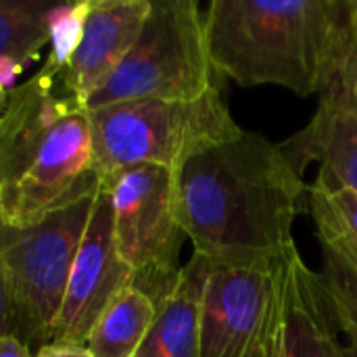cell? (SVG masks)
<instances>
[{"mask_svg":"<svg viewBox=\"0 0 357 357\" xmlns=\"http://www.w3.org/2000/svg\"><path fill=\"white\" fill-rule=\"evenodd\" d=\"M174 178L178 222L209 264L266 270L295 247L310 184L278 142L243 130L184 161Z\"/></svg>","mask_w":357,"mask_h":357,"instance_id":"6da1fadb","label":"cell"},{"mask_svg":"<svg viewBox=\"0 0 357 357\" xmlns=\"http://www.w3.org/2000/svg\"><path fill=\"white\" fill-rule=\"evenodd\" d=\"M203 15L215 71L241 86L322 94L354 46L351 0H213Z\"/></svg>","mask_w":357,"mask_h":357,"instance_id":"7a4b0ae2","label":"cell"},{"mask_svg":"<svg viewBox=\"0 0 357 357\" xmlns=\"http://www.w3.org/2000/svg\"><path fill=\"white\" fill-rule=\"evenodd\" d=\"M88 109L40 67L0 111L2 224L25 228L98 190Z\"/></svg>","mask_w":357,"mask_h":357,"instance_id":"3957f363","label":"cell"},{"mask_svg":"<svg viewBox=\"0 0 357 357\" xmlns=\"http://www.w3.org/2000/svg\"><path fill=\"white\" fill-rule=\"evenodd\" d=\"M88 119L100 180L138 165L178 169L243 134L220 88L195 100H121L88 109Z\"/></svg>","mask_w":357,"mask_h":357,"instance_id":"277c9868","label":"cell"},{"mask_svg":"<svg viewBox=\"0 0 357 357\" xmlns=\"http://www.w3.org/2000/svg\"><path fill=\"white\" fill-rule=\"evenodd\" d=\"M215 75L199 4L151 0V13L136 44L86 109L140 98L195 100L220 88Z\"/></svg>","mask_w":357,"mask_h":357,"instance_id":"5b68a950","label":"cell"},{"mask_svg":"<svg viewBox=\"0 0 357 357\" xmlns=\"http://www.w3.org/2000/svg\"><path fill=\"white\" fill-rule=\"evenodd\" d=\"M96 192L46 215L33 226L0 224V268L13 305L15 337L29 351L50 343Z\"/></svg>","mask_w":357,"mask_h":357,"instance_id":"8992f818","label":"cell"},{"mask_svg":"<svg viewBox=\"0 0 357 357\" xmlns=\"http://www.w3.org/2000/svg\"><path fill=\"white\" fill-rule=\"evenodd\" d=\"M109 192L113 238L134 284L159 303L180 274L186 238L176 211L174 169L138 165L100 180Z\"/></svg>","mask_w":357,"mask_h":357,"instance_id":"52a82bcc","label":"cell"},{"mask_svg":"<svg viewBox=\"0 0 357 357\" xmlns=\"http://www.w3.org/2000/svg\"><path fill=\"white\" fill-rule=\"evenodd\" d=\"M130 284H134V274L117 253L109 192L100 182L86 234L69 274L65 297L50 333V343L86 345L90 331L105 307Z\"/></svg>","mask_w":357,"mask_h":357,"instance_id":"ba28073f","label":"cell"},{"mask_svg":"<svg viewBox=\"0 0 357 357\" xmlns=\"http://www.w3.org/2000/svg\"><path fill=\"white\" fill-rule=\"evenodd\" d=\"M276 264L266 270L209 264L201 297V357L247 356L274 307Z\"/></svg>","mask_w":357,"mask_h":357,"instance_id":"9c48e42d","label":"cell"},{"mask_svg":"<svg viewBox=\"0 0 357 357\" xmlns=\"http://www.w3.org/2000/svg\"><path fill=\"white\" fill-rule=\"evenodd\" d=\"M280 357H354L341 343L322 274L307 268L297 245L276 264Z\"/></svg>","mask_w":357,"mask_h":357,"instance_id":"30bf717a","label":"cell"},{"mask_svg":"<svg viewBox=\"0 0 357 357\" xmlns=\"http://www.w3.org/2000/svg\"><path fill=\"white\" fill-rule=\"evenodd\" d=\"M151 0H90L79 44L63 71V86L86 102L113 77L136 44Z\"/></svg>","mask_w":357,"mask_h":357,"instance_id":"8fae6325","label":"cell"},{"mask_svg":"<svg viewBox=\"0 0 357 357\" xmlns=\"http://www.w3.org/2000/svg\"><path fill=\"white\" fill-rule=\"evenodd\" d=\"M278 144L301 176L320 163L318 176L357 192V107L335 92H322L312 121Z\"/></svg>","mask_w":357,"mask_h":357,"instance_id":"7c38bea8","label":"cell"},{"mask_svg":"<svg viewBox=\"0 0 357 357\" xmlns=\"http://www.w3.org/2000/svg\"><path fill=\"white\" fill-rule=\"evenodd\" d=\"M209 261L192 253L157 303V318L136 357H201V297Z\"/></svg>","mask_w":357,"mask_h":357,"instance_id":"4fadbf2b","label":"cell"},{"mask_svg":"<svg viewBox=\"0 0 357 357\" xmlns=\"http://www.w3.org/2000/svg\"><path fill=\"white\" fill-rule=\"evenodd\" d=\"M157 318V303L136 284L119 291L86 341L92 357H136Z\"/></svg>","mask_w":357,"mask_h":357,"instance_id":"5bb4252c","label":"cell"},{"mask_svg":"<svg viewBox=\"0 0 357 357\" xmlns=\"http://www.w3.org/2000/svg\"><path fill=\"white\" fill-rule=\"evenodd\" d=\"M322 245V280L347 349L357 357V243L326 228H316Z\"/></svg>","mask_w":357,"mask_h":357,"instance_id":"9a60e30c","label":"cell"},{"mask_svg":"<svg viewBox=\"0 0 357 357\" xmlns=\"http://www.w3.org/2000/svg\"><path fill=\"white\" fill-rule=\"evenodd\" d=\"M56 4L0 0V56L29 65L50 42V15Z\"/></svg>","mask_w":357,"mask_h":357,"instance_id":"2e32d148","label":"cell"},{"mask_svg":"<svg viewBox=\"0 0 357 357\" xmlns=\"http://www.w3.org/2000/svg\"><path fill=\"white\" fill-rule=\"evenodd\" d=\"M307 211L316 228L337 230L357 243V192L318 176L307 186Z\"/></svg>","mask_w":357,"mask_h":357,"instance_id":"e0dca14e","label":"cell"},{"mask_svg":"<svg viewBox=\"0 0 357 357\" xmlns=\"http://www.w3.org/2000/svg\"><path fill=\"white\" fill-rule=\"evenodd\" d=\"M88 6H90V0L54 6V10L50 15V42H48L50 52L42 67H46L48 71H52L56 75H63L65 67L69 65V61L79 44Z\"/></svg>","mask_w":357,"mask_h":357,"instance_id":"ac0fdd59","label":"cell"},{"mask_svg":"<svg viewBox=\"0 0 357 357\" xmlns=\"http://www.w3.org/2000/svg\"><path fill=\"white\" fill-rule=\"evenodd\" d=\"M245 357H280V312H278V295H274L272 314L261 328V333L251 343Z\"/></svg>","mask_w":357,"mask_h":357,"instance_id":"d6986e66","label":"cell"},{"mask_svg":"<svg viewBox=\"0 0 357 357\" xmlns=\"http://www.w3.org/2000/svg\"><path fill=\"white\" fill-rule=\"evenodd\" d=\"M331 92H335L337 96H341L345 102L357 107V42H354L337 79L331 84L328 88ZM326 92V90H324Z\"/></svg>","mask_w":357,"mask_h":357,"instance_id":"ffe728a7","label":"cell"},{"mask_svg":"<svg viewBox=\"0 0 357 357\" xmlns=\"http://www.w3.org/2000/svg\"><path fill=\"white\" fill-rule=\"evenodd\" d=\"M17 326H15V316H13V305H10V297H8V289L2 276V268H0V339L6 335H15Z\"/></svg>","mask_w":357,"mask_h":357,"instance_id":"44dd1931","label":"cell"},{"mask_svg":"<svg viewBox=\"0 0 357 357\" xmlns=\"http://www.w3.org/2000/svg\"><path fill=\"white\" fill-rule=\"evenodd\" d=\"M33 357H92L86 345H71V343H48L38 349Z\"/></svg>","mask_w":357,"mask_h":357,"instance_id":"7402d4cb","label":"cell"},{"mask_svg":"<svg viewBox=\"0 0 357 357\" xmlns=\"http://www.w3.org/2000/svg\"><path fill=\"white\" fill-rule=\"evenodd\" d=\"M25 65H21L15 59L8 56H0V86L8 92L17 86V77L23 73Z\"/></svg>","mask_w":357,"mask_h":357,"instance_id":"603a6c76","label":"cell"},{"mask_svg":"<svg viewBox=\"0 0 357 357\" xmlns=\"http://www.w3.org/2000/svg\"><path fill=\"white\" fill-rule=\"evenodd\" d=\"M0 357H33L31 351L27 349V345L15 337V335H6L0 339Z\"/></svg>","mask_w":357,"mask_h":357,"instance_id":"cb8c5ba5","label":"cell"},{"mask_svg":"<svg viewBox=\"0 0 357 357\" xmlns=\"http://www.w3.org/2000/svg\"><path fill=\"white\" fill-rule=\"evenodd\" d=\"M351 29H354V42H357V0H351Z\"/></svg>","mask_w":357,"mask_h":357,"instance_id":"d4e9b609","label":"cell"},{"mask_svg":"<svg viewBox=\"0 0 357 357\" xmlns=\"http://www.w3.org/2000/svg\"><path fill=\"white\" fill-rule=\"evenodd\" d=\"M4 100H6V90L0 86V111H2V107H4Z\"/></svg>","mask_w":357,"mask_h":357,"instance_id":"484cf974","label":"cell"},{"mask_svg":"<svg viewBox=\"0 0 357 357\" xmlns=\"http://www.w3.org/2000/svg\"><path fill=\"white\" fill-rule=\"evenodd\" d=\"M0 224H2V195H0Z\"/></svg>","mask_w":357,"mask_h":357,"instance_id":"4316f807","label":"cell"}]
</instances>
